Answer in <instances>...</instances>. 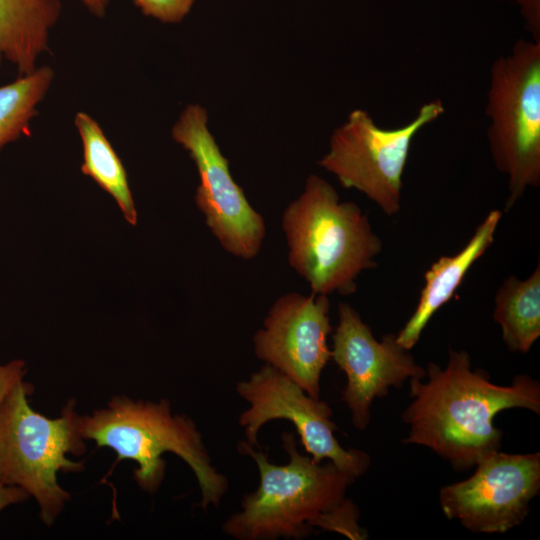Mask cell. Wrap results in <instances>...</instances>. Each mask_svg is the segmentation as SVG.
<instances>
[{
	"label": "cell",
	"mask_w": 540,
	"mask_h": 540,
	"mask_svg": "<svg viewBox=\"0 0 540 540\" xmlns=\"http://www.w3.org/2000/svg\"><path fill=\"white\" fill-rule=\"evenodd\" d=\"M332 341L331 358L347 377L342 399L354 427L360 431L370 423L375 398L385 396L391 387H400L408 379L426 377V369L398 343L396 334L376 340L371 328L348 303L338 306V325Z\"/></svg>",
	"instance_id": "8fae6325"
},
{
	"label": "cell",
	"mask_w": 540,
	"mask_h": 540,
	"mask_svg": "<svg viewBox=\"0 0 540 540\" xmlns=\"http://www.w3.org/2000/svg\"><path fill=\"white\" fill-rule=\"evenodd\" d=\"M502 215L501 210L490 211L459 252L452 256H441L425 272V284L418 304L396 334L400 345L411 350L418 343L433 315L453 297L470 268L492 245Z\"/></svg>",
	"instance_id": "4fadbf2b"
},
{
	"label": "cell",
	"mask_w": 540,
	"mask_h": 540,
	"mask_svg": "<svg viewBox=\"0 0 540 540\" xmlns=\"http://www.w3.org/2000/svg\"><path fill=\"white\" fill-rule=\"evenodd\" d=\"M145 16L164 23L180 22L191 10L195 0H131Z\"/></svg>",
	"instance_id": "ac0fdd59"
},
{
	"label": "cell",
	"mask_w": 540,
	"mask_h": 540,
	"mask_svg": "<svg viewBox=\"0 0 540 540\" xmlns=\"http://www.w3.org/2000/svg\"><path fill=\"white\" fill-rule=\"evenodd\" d=\"M26 372V363L23 360L15 359L4 365L0 364V405L11 389L23 380Z\"/></svg>",
	"instance_id": "d6986e66"
},
{
	"label": "cell",
	"mask_w": 540,
	"mask_h": 540,
	"mask_svg": "<svg viewBox=\"0 0 540 540\" xmlns=\"http://www.w3.org/2000/svg\"><path fill=\"white\" fill-rule=\"evenodd\" d=\"M236 391L249 403L238 419L249 445L258 446V432L268 421L285 419L294 424L305 451L315 462L327 459L354 480L369 468L367 453L344 449L337 441L330 406L310 397L274 367L264 364L248 380L238 382Z\"/></svg>",
	"instance_id": "9c48e42d"
},
{
	"label": "cell",
	"mask_w": 540,
	"mask_h": 540,
	"mask_svg": "<svg viewBox=\"0 0 540 540\" xmlns=\"http://www.w3.org/2000/svg\"><path fill=\"white\" fill-rule=\"evenodd\" d=\"M53 79V69L41 66L0 86V151L7 144L31 134L30 122L37 115V107Z\"/></svg>",
	"instance_id": "e0dca14e"
},
{
	"label": "cell",
	"mask_w": 540,
	"mask_h": 540,
	"mask_svg": "<svg viewBox=\"0 0 540 540\" xmlns=\"http://www.w3.org/2000/svg\"><path fill=\"white\" fill-rule=\"evenodd\" d=\"M423 379L411 378V402L402 413L409 426L405 444L430 448L455 470L474 467L501 447L503 432L494 426L497 413L524 408L540 414V384L517 375L508 386L496 385L481 370H472L465 350H449L444 368L429 362Z\"/></svg>",
	"instance_id": "6da1fadb"
},
{
	"label": "cell",
	"mask_w": 540,
	"mask_h": 540,
	"mask_svg": "<svg viewBox=\"0 0 540 540\" xmlns=\"http://www.w3.org/2000/svg\"><path fill=\"white\" fill-rule=\"evenodd\" d=\"M445 112L440 99L424 103L405 125L386 129L369 112L353 110L335 129L329 151L319 165L335 175L345 188H354L388 216L401 209L403 173L413 139Z\"/></svg>",
	"instance_id": "52a82bcc"
},
{
	"label": "cell",
	"mask_w": 540,
	"mask_h": 540,
	"mask_svg": "<svg viewBox=\"0 0 540 540\" xmlns=\"http://www.w3.org/2000/svg\"><path fill=\"white\" fill-rule=\"evenodd\" d=\"M327 295L296 292L279 297L253 336L255 355L320 399L321 373L331 359Z\"/></svg>",
	"instance_id": "7c38bea8"
},
{
	"label": "cell",
	"mask_w": 540,
	"mask_h": 540,
	"mask_svg": "<svg viewBox=\"0 0 540 540\" xmlns=\"http://www.w3.org/2000/svg\"><path fill=\"white\" fill-rule=\"evenodd\" d=\"M207 121L203 107L188 105L172 128V138L196 164L200 183L195 202L206 225L229 254L251 259L261 249L265 222L232 178L228 160L220 152Z\"/></svg>",
	"instance_id": "ba28073f"
},
{
	"label": "cell",
	"mask_w": 540,
	"mask_h": 540,
	"mask_svg": "<svg viewBox=\"0 0 540 540\" xmlns=\"http://www.w3.org/2000/svg\"><path fill=\"white\" fill-rule=\"evenodd\" d=\"M81 435L98 447L117 454L114 463L130 459L138 464L133 477L138 486L154 494L165 477V452L183 459L194 472L201 491L200 506H218L226 491V477L212 466L211 458L195 422L186 415L173 414L170 402L133 400L114 396L107 406L91 415H81Z\"/></svg>",
	"instance_id": "277c9868"
},
{
	"label": "cell",
	"mask_w": 540,
	"mask_h": 540,
	"mask_svg": "<svg viewBox=\"0 0 540 540\" xmlns=\"http://www.w3.org/2000/svg\"><path fill=\"white\" fill-rule=\"evenodd\" d=\"M81 2L92 15L98 18L106 14L109 5V0H81Z\"/></svg>",
	"instance_id": "7402d4cb"
},
{
	"label": "cell",
	"mask_w": 540,
	"mask_h": 540,
	"mask_svg": "<svg viewBox=\"0 0 540 540\" xmlns=\"http://www.w3.org/2000/svg\"><path fill=\"white\" fill-rule=\"evenodd\" d=\"M475 467L468 479L440 489L445 516L476 533H505L520 525L540 491V454L498 450Z\"/></svg>",
	"instance_id": "30bf717a"
},
{
	"label": "cell",
	"mask_w": 540,
	"mask_h": 540,
	"mask_svg": "<svg viewBox=\"0 0 540 540\" xmlns=\"http://www.w3.org/2000/svg\"><path fill=\"white\" fill-rule=\"evenodd\" d=\"M532 41L540 43V0H518Z\"/></svg>",
	"instance_id": "ffe728a7"
},
{
	"label": "cell",
	"mask_w": 540,
	"mask_h": 540,
	"mask_svg": "<svg viewBox=\"0 0 540 540\" xmlns=\"http://www.w3.org/2000/svg\"><path fill=\"white\" fill-rule=\"evenodd\" d=\"M30 383L19 381L0 405V482L18 486L33 497L42 522L50 527L62 512L70 494L59 484L57 474L84 470V460L67 455L86 452L81 435V415L71 399L58 418L50 419L32 409Z\"/></svg>",
	"instance_id": "5b68a950"
},
{
	"label": "cell",
	"mask_w": 540,
	"mask_h": 540,
	"mask_svg": "<svg viewBox=\"0 0 540 540\" xmlns=\"http://www.w3.org/2000/svg\"><path fill=\"white\" fill-rule=\"evenodd\" d=\"M61 10L59 0H0V67L8 61L18 76L32 73Z\"/></svg>",
	"instance_id": "5bb4252c"
},
{
	"label": "cell",
	"mask_w": 540,
	"mask_h": 540,
	"mask_svg": "<svg viewBox=\"0 0 540 540\" xmlns=\"http://www.w3.org/2000/svg\"><path fill=\"white\" fill-rule=\"evenodd\" d=\"M74 124L82 142L81 171L91 177L119 205L126 220L137 223V211L128 183L127 172L97 121L86 112L79 111Z\"/></svg>",
	"instance_id": "2e32d148"
},
{
	"label": "cell",
	"mask_w": 540,
	"mask_h": 540,
	"mask_svg": "<svg viewBox=\"0 0 540 540\" xmlns=\"http://www.w3.org/2000/svg\"><path fill=\"white\" fill-rule=\"evenodd\" d=\"M286 465H276L265 453L247 442L238 450L257 464L258 488L244 496L241 511L222 525V531L238 540L303 539L313 527L337 532L352 540L365 539L358 525L357 506L345 497L354 479L331 461L321 464L302 455L292 433H282Z\"/></svg>",
	"instance_id": "7a4b0ae2"
},
{
	"label": "cell",
	"mask_w": 540,
	"mask_h": 540,
	"mask_svg": "<svg viewBox=\"0 0 540 540\" xmlns=\"http://www.w3.org/2000/svg\"><path fill=\"white\" fill-rule=\"evenodd\" d=\"M282 228L289 264L315 294H353L358 276L377 266L383 248L361 208L340 202L334 187L317 175L308 177L303 193L285 209Z\"/></svg>",
	"instance_id": "3957f363"
},
{
	"label": "cell",
	"mask_w": 540,
	"mask_h": 540,
	"mask_svg": "<svg viewBox=\"0 0 540 540\" xmlns=\"http://www.w3.org/2000/svg\"><path fill=\"white\" fill-rule=\"evenodd\" d=\"M485 112L492 159L508 180V211L540 185V43L518 40L494 60Z\"/></svg>",
	"instance_id": "8992f818"
},
{
	"label": "cell",
	"mask_w": 540,
	"mask_h": 540,
	"mask_svg": "<svg viewBox=\"0 0 540 540\" xmlns=\"http://www.w3.org/2000/svg\"><path fill=\"white\" fill-rule=\"evenodd\" d=\"M30 497V494L21 487L0 482V512L10 505L23 503Z\"/></svg>",
	"instance_id": "44dd1931"
},
{
	"label": "cell",
	"mask_w": 540,
	"mask_h": 540,
	"mask_svg": "<svg viewBox=\"0 0 540 540\" xmlns=\"http://www.w3.org/2000/svg\"><path fill=\"white\" fill-rule=\"evenodd\" d=\"M493 319L511 352L527 353L540 336V263L532 274L509 276L495 294Z\"/></svg>",
	"instance_id": "9a60e30c"
}]
</instances>
